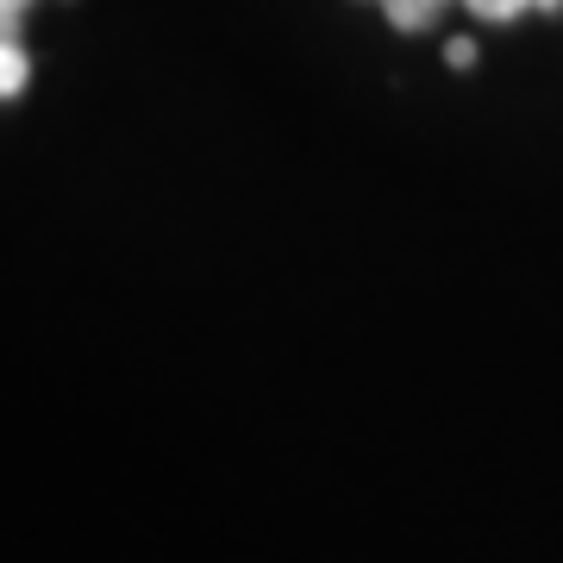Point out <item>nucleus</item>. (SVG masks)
Instances as JSON below:
<instances>
[{"label":"nucleus","mask_w":563,"mask_h":563,"mask_svg":"<svg viewBox=\"0 0 563 563\" xmlns=\"http://www.w3.org/2000/svg\"><path fill=\"white\" fill-rule=\"evenodd\" d=\"M383 13L395 32H426V20L439 13V0H383Z\"/></svg>","instance_id":"nucleus-1"},{"label":"nucleus","mask_w":563,"mask_h":563,"mask_svg":"<svg viewBox=\"0 0 563 563\" xmlns=\"http://www.w3.org/2000/svg\"><path fill=\"white\" fill-rule=\"evenodd\" d=\"M25 76H32V69H25L20 38H7V44H0V88H7V95H20V88H25Z\"/></svg>","instance_id":"nucleus-2"},{"label":"nucleus","mask_w":563,"mask_h":563,"mask_svg":"<svg viewBox=\"0 0 563 563\" xmlns=\"http://www.w3.org/2000/svg\"><path fill=\"white\" fill-rule=\"evenodd\" d=\"M463 7H470V13H476V20H520L526 7H539V0H463Z\"/></svg>","instance_id":"nucleus-3"},{"label":"nucleus","mask_w":563,"mask_h":563,"mask_svg":"<svg viewBox=\"0 0 563 563\" xmlns=\"http://www.w3.org/2000/svg\"><path fill=\"white\" fill-rule=\"evenodd\" d=\"M25 7H32V0H0V20H7V32L20 25V13H25Z\"/></svg>","instance_id":"nucleus-4"}]
</instances>
